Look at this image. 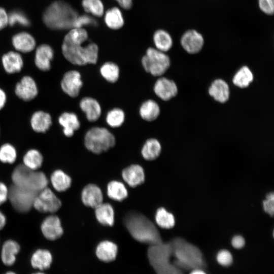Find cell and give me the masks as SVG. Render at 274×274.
<instances>
[{
	"label": "cell",
	"mask_w": 274,
	"mask_h": 274,
	"mask_svg": "<svg viewBox=\"0 0 274 274\" xmlns=\"http://www.w3.org/2000/svg\"><path fill=\"white\" fill-rule=\"evenodd\" d=\"M34 274H44V273H42V272H38V273H34Z\"/></svg>",
	"instance_id": "11a10c76"
},
{
	"label": "cell",
	"mask_w": 274,
	"mask_h": 274,
	"mask_svg": "<svg viewBox=\"0 0 274 274\" xmlns=\"http://www.w3.org/2000/svg\"><path fill=\"white\" fill-rule=\"evenodd\" d=\"M17 158L15 148L9 143H6L0 147V161L5 163H13Z\"/></svg>",
	"instance_id": "f35d334b"
},
{
	"label": "cell",
	"mask_w": 274,
	"mask_h": 274,
	"mask_svg": "<svg viewBox=\"0 0 274 274\" xmlns=\"http://www.w3.org/2000/svg\"><path fill=\"white\" fill-rule=\"evenodd\" d=\"M14 185L36 192L47 187L48 180L42 172L30 169L23 164L18 165L12 174Z\"/></svg>",
	"instance_id": "277c9868"
},
{
	"label": "cell",
	"mask_w": 274,
	"mask_h": 274,
	"mask_svg": "<svg viewBox=\"0 0 274 274\" xmlns=\"http://www.w3.org/2000/svg\"><path fill=\"white\" fill-rule=\"evenodd\" d=\"M8 24V15L5 10L0 7V30Z\"/></svg>",
	"instance_id": "c3c4849f"
},
{
	"label": "cell",
	"mask_w": 274,
	"mask_h": 274,
	"mask_svg": "<svg viewBox=\"0 0 274 274\" xmlns=\"http://www.w3.org/2000/svg\"><path fill=\"white\" fill-rule=\"evenodd\" d=\"M88 39L87 31L82 28H74L64 37L63 42L73 44H83Z\"/></svg>",
	"instance_id": "8d00e7d4"
},
{
	"label": "cell",
	"mask_w": 274,
	"mask_h": 274,
	"mask_svg": "<svg viewBox=\"0 0 274 274\" xmlns=\"http://www.w3.org/2000/svg\"><path fill=\"white\" fill-rule=\"evenodd\" d=\"M50 181L53 188L59 192L68 189L72 183L70 177L60 169L55 170L52 173Z\"/></svg>",
	"instance_id": "4316f807"
},
{
	"label": "cell",
	"mask_w": 274,
	"mask_h": 274,
	"mask_svg": "<svg viewBox=\"0 0 274 274\" xmlns=\"http://www.w3.org/2000/svg\"><path fill=\"white\" fill-rule=\"evenodd\" d=\"M139 113L143 120L150 122L155 120L158 117L160 109L155 100L148 99L141 105Z\"/></svg>",
	"instance_id": "484cf974"
},
{
	"label": "cell",
	"mask_w": 274,
	"mask_h": 274,
	"mask_svg": "<svg viewBox=\"0 0 274 274\" xmlns=\"http://www.w3.org/2000/svg\"><path fill=\"white\" fill-rule=\"evenodd\" d=\"M104 19L106 25L111 29H119L124 24L122 13L117 7L109 9L105 14Z\"/></svg>",
	"instance_id": "f546056e"
},
{
	"label": "cell",
	"mask_w": 274,
	"mask_h": 274,
	"mask_svg": "<svg viewBox=\"0 0 274 274\" xmlns=\"http://www.w3.org/2000/svg\"><path fill=\"white\" fill-rule=\"evenodd\" d=\"M15 49L22 53H28L32 51L36 46V41L29 33L21 32L15 35L12 40Z\"/></svg>",
	"instance_id": "ffe728a7"
},
{
	"label": "cell",
	"mask_w": 274,
	"mask_h": 274,
	"mask_svg": "<svg viewBox=\"0 0 274 274\" xmlns=\"http://www.w3.org/2000/svg\"><path fill=\"white\" fill-rule=\"evenodd\" d=\"M263 210L269 216L272 217L274 213V194L269 192L266 196L265 199L263 201Z\"/></svg>",
	"instance_id": "ee69618b"
},
{
	"label": "cell",
	"mask_w": 274,
	"mask_h": 274,
	"mask_svg": "<svg viewBox=\"0 0 274 274\" xmlns=\"http://www.w3.org/2000/svg\"><path fill=\"white\" fill-rule=\"evenodd\" d=\"M38 193L13 185L9 189L8 198L17 211L26 213L33 207V201Z\"/></svg>",
	"instance_id": "52a82bcc"
},
{
	"label": "cell",
	"mask_w": 274,
	"mask_h": 274,
	"mask_svg": "<svg viewBox=\"0 0 274 274\" xmlns=\"http://www.w3.org/2000/svg\"><path fill=\"white\" fill-rule=\"evenodd\" d=\"M7 101V95L5 92L0 88V110L5 106Z\"/></svg>",
	"instance_id": "f907efd6"
},
{
	"label": "cell",
	"mask_w": 274,
	"mask_h": 274,
	"mask_svg": "<svg viewBox=\"0 0 274 274\" xmlns=\"http://www.w3.org/2000/svg\"><path fill=\"white\" fill-rule=\"evenodd\" d=\"M54 56L52 48L47 44L40 45L36 50L35 63L38 69L46 72L51 68V62Z\"/></svg>",
	"instance_id": "5bb4252c"
},
{
	"label": "cell",
	"mask_w": 274,
	"mask_h": 274,
	"mask_svg": "<svg viewBox=\"0 0 274 274\" xmlns=\"http://www.w3.org/2000/svg\"><path fill=\"white\" fill-rule=\"evenodd\" d=\"M122 175L124 180L133 187L141 184L145 180L143 168L136 164L131 165L124 169Z\"/></svg>",
	"instance_id": "7402d4cb"
},
{
	"label": "cell",
	"mask_w": 274,
	"mask_h": 274,
	"mask_svg": "<svg viewBox=\"0 0 274 274\" xmlns=\"http://www.w3.org/2000/svg\"><path fill=\"white\" fill-rule=\"evenodd\" d=\"M41 229L43 235L51 241L59 238L63 232L60 220L55 215L47 217L41 225Z\"/></svg>",
	"instance_id": "4fadbf2b"
},
{
	"label": "cell",
	"mask_w": 274,
	"mask_h": 274,
	"mask_svg": "<svg viewBox=\"0 0 274 274\" xmlns=\"http://www.w3.org/2000/svg\"><path fill=\"white\" fill-rule=\"evenodd\" d=\"M124 223L130 234L139 242L152 245L161 243L157 228L144 215L136 212L129 213L124 217Z\"/></svg>",
	"instance_id": "6da1fadb"
},
{
	"label": "cell",
	"mask_w": 274,
	"mask_h": 274,
	"mask_svg": "<svg viewBox=\"0 0 274 274\" xmlns=\"http://www.w3.org/2000/svg\"><path fill=\"white\" fill-rule=\"evenodd\" d=\"M231 244L235 249H241L245 244V239L242 236L236 235L232 238Z\"/></svg>",
	"instance_id": "7dc6e473"
},
{
	"label": "cell",
	"mask_w": 274,
	"mask_h": 274,
	"mask_svg": "<svg viewBox=\"0 0 274 274\" xmlns=\"http://www.w3.org/2000/svg\"><path fill=\"white\" fill-rule=\"evenodd\" d=\"M217 260L220 265L223 266H228L231 264L233 258L229 251L222 250L217 255Z\"/></svg>",
	"instance_id": "7bdbcfd3"
},
{
	"label": "cell",
	"mask_w": 274,
	"mask_h": 274,
	"mask_svg": "<svg viewBox=\"0 0 274 274\" xmlns=\"http://www.w3.org/2000/svg\"><path fill=\"white\" fill-rule=\"evenodd\" d=\"M81 197L83 203L86 206L96 208L102 203L101 191L94 184L86 186L82 190Z\"/></svg>",
	"instance_id": "9a60e30c"
},
{
	"label": "cell",
	"mask_w": 274,
	"mask_h": 274,
	"mask_svg": "<svg viewBox=\"0 0 274 274\" xmlns=\"http://www.w3.org/2000/svg\"><path fill=\"white\" fill-rule=\"evenodd\" d=\"M161 150V146L159 142L156 139L151 138L146 141L141 152L145 159L152 160L159 156Z\"/></svg>",
	"instance_id": "f1b7e54d"
},
{
	"label": "cell",
	"mask_w": 274,
	"mask_h": 274,
	"mask_svg": "<svg viewBox=\"0 0 274 274\" xmlns=\"http://www.w3.org/2000/svg\"><path fill=\"white\" fill-rule=\"evenodd\" d=\"M101 76L108 82L114 83L116 82L119 77V66L113 62H106L100 68Z\"/></svg>",
	"instance_id": "836d02e7"
},
{
	"label": "cell",
	"mask_w": 274,
	"mask_h": 274,
	"mask_svg": "<svg viewBox=\"0 0 274 274\" xmlns=\"http://www.w3.org/2000/svg\"><path fill=\"white\" fill-rule=\"evenodd\" d=\"M8 15V24L13 26L18 23L22 26H27L30 25V22L25 15L19 11H14L10 12Z\"/></svg>",
	"instance_id": "60d3db41"
},
{
	"label": "cell",
	"mask_w": 274,
	"mask_h": 274,
	"mask_svg": "<svg viewBox=\"0 0 274 274\" xmlns=\"http://www.w3.org/2000/svg\"><path fill=\"white\" fill-rule=\"evenodd\" d=\"M82 5L84 10L97 17L104 13V5L101 0H82Z\"/></svg>",
	"instance_id": "ab89813d"
},
{
	"label": "cell",
	"mask_w": 274,
	"mask_h": 274,
	"mask_svg": "<svg viewBox=\"0 0 274 274\" xmlns=\"http://www.w3.org/2000/svg\"><path fill=\"white\" fill-rule=\"evenodd\" d=\"M190 274H206L203 270L196 269L193 270Z\"/></svg>",
	"instance_id": "f5cc1de1"
},
{
	"label": "cell",
	"mask_w": 274,
	"mask_h": 274,
	"mask_svg": "<svg viewBox=\"0 0 274 274\" xmlns=\"http://www.w3.org/2000/svg\"><path fill=\"white\" fill-rule=\"evenodd\" d=\"M153 41L157 49L163 52L168 51L173 46L171 36L162 29H159L155 32Z\"/></svg>",
	"instance_id": "4dcf8cb0"
},
{
	"label": "cell",
	"mask_w": 274,
	"mask_h": 274,
	"mask_svg": "<svg viewBox=\"0 0 274 274\" xmlns=\"http://www.w3.org/2000/svg\"><path fill=\"white\" fill-rule=\"evenodd\" d=\"M20 249L19 245L11 239L6 241L3 244L1 252V259L7 266L12 265L16 261V256Z\"/></svg>",
	"instance_id": "cb8c5ba5"
},
{
	"label": "cell",
	"mask_w": 274,
	"mask_h": 274,
	"mask_svg": "<svg viewBox=\"0 0 274 274\" xmlns=\"http://www.w3.org/2000/svg\"><path fill=\"white\" fill-rule=\"evenodd\" d=\"M141 62L145 71L156 77L163 75L170 65V60L167 55L151 47L147 49Z\"/></svg>",
	"instance_id": "8992f818"
},
{
	"label": "cell",
	"mask_w": 274,
	"mask_h": 274,
	"mask_svg": "<svg viewBox=\"0 0 274 274\" xmlns=\"http://www.w3.org/2000/svg\"><path fill=\"white\" fill-rule=\"evenodd\" d=\"M116 143L114 135L107 128L94 127L89 129L84 138V144L90 151L100 154L114 147Z\"/></svg>",
	"instance_id": "5b68a950"
},
{
	"label": "cell",
	"mask_w": 274,
	"mask_h": 274,
	"mask_svg": "<svg viewBox=\"0 0 274 274\" xmlns=\"http://www.w3.org/2000/svg\"><path fill=\"white\" fill-rule=\"evenodd\" d=\"M52 123L51 115L43 111L33 113L30 118V125L33 131L37 132H46Z\"/></svg>",
	"instance_id": "44dd1931"
},
{
	"label": "cell",
	"mask_w": 274,
	"mask_h": 274,
	"mask_svg": "<svg viewBox=\"0 0 274 274\" xmlns=\"http://www.w3.org/2000/svg\"><path fill=\"white\" fill-rule=\"evenodd\" d=\"M98 24L97 21L89 15H83L78 16L75 19L73 27L74 28H82L83 26H96Z\"/></svg>",
	"instance_id": "b9f144b4"
},
{
	"label": "cell",
	"mask_w": 274,
	"mask_h": 274,
	"mask_svg": "<svg viewBox=\"0 0 274 274\" xmlns=\"http://www.w3.org/2000/svg\"><path fill=\"white\" fill-rule=\"evenodd\" d=\"M124 9H129L132 5V0H115Z\"/></svg>",
	"instance_id": "681fc988"
},
{
	"label": "cell",
	"mask_w": 274,
	"mask_h": 274,
	"mask_svg": "<svg viewBox=\"0 0 274 274\" xmlns=\"http://www.w3.org/2000/svg\"><path fill=\"white\" fill-rule=\"evenodd\" d=\"M61 206L60 200L47 187L37 193L33 203V207L41 213H53L57 211Z\"/></svg>",
	"instance_id": "ba28073f"
},
{
	"label": "cell",
	"mask_w": 274,
	"mask_h": 274,
	"mask_svg": "<svg viewBox=\"0 0 274 274\" xmlns=\"http://www.w3.org/2000/svg\"><path fill=\"white\" fill-rule=\"evenodd\" d=\"M23 165L27 168L37 170L43 164V157L40 152L36 149H30L26 152L23 158Z\"/></svg>",
	"instance_id": "d6a6232c"
},
{
	"label": "cell",
	"mask_w": 274,
	"mask_h": 274,
	"mask_svg": "<svg viewBox=\"0 0 274 274\" xmlns=\"http://www.w3.org/2000/svg\"><path fill=\"white\" fill-rule=\"evenodd\" d=\"M95 209V216L99 223L110 226L114 224V210L110 204L101 203Z\"/></svg>",
	"instance_id": "83f0119b"
},
{
	"label": "cell",
	"mask_w": 274,
	"mask_h": 274,
	"mask_svg": "<svg viewBox=\"0 0 274 274\" xmlns=\"http://www.w3.org/2000/svg\"><path fill=\"white\" fill-rule=\"evenodd\" d=\"M15 93L20 99L25 101H30L38 94L36 82L31 77L25 76L16 84Z\"/></svg>",
	"instance_id": "30bf717a"
},
{
	"label": "cell",
	"mask_w": 274,
	"mask_h": 274,
	"mask_svg": "<svg viewBox=\"0 0 274 274\" xmlns=\"http://www.w3.org/2000/svg\"><path fill=\"white\" fill-rule=\"evenodd\" d=\"M2 62L5 72L10 74L20 72L23 66L21 55L14 51L4 54L2 57Z\"/></svg>",
	"instance_id": "e0dca14e"
},
{
	"label": "cell",
	"mask_w": 274,
	"mask_h": 274,
	"mask_svg": "<svg viewBox=\"0 0 274 274\" xmlns=\"http://www.w3.org/2000/svg\"><path fill=\"white\" fill-rule=\"evenodd\" d=\"M77 12L68 4L62 1L53 2L44 11L43 20L49 28L64 30L73 27Z\"/></svg>",
	"instance_id": "7a4b0ae2"
},
{
	"label": "cell",
	"mask_w": 274,
	"mask_h": 274,
	"mask_svg": "<svg viewBox=\"0 0 274 274\" xmlns=\"http://www.w3.org/2000/svg\"><path fill=\"white\" fill-rule=\"evenodd\" d=\"M260 10L265 14L272 15L274 12V0H258Z\"/></svg>",
	"instance_id": "f6af8a7d"
},
{
	"label": "cell",
	"mask_w": 274,
	"mask_h": 274,
	"mask_svg": "<svg viewBox=\"0 0 274 274\" xmlns=\"http://www.w3.org/2000/svg\"><path fill=\"white\" fill-rule=\"evenodd\" d=\"M5 274H16V273L13 271H8Z\"/></svg>",
	"instance_id": "db71d44e"
},
{
	"label": "cell",
	"mask_w": 274,
	"mask_h": 274,
	"mask_svg": "<svg viewBox=\"0 0 274 274\" xmlns=\"http://www.w3.org/2000/svg\"><path fill=\"white\" fill-rule=\"evenodd\" d=\"M58 122L63 127V134L67 137L72 136L75 131L80 127V122L77 115L73 112H65L58 118Z\"/></svg>",
	"instance_id": "d6986e66"
},
{
	"label": "cell",
	"mask_w": 274,
	"mask_h": 274,
	"mask_svg": "<svg viewBox=\"0 0 274 274\" xmlns=\"http://www.w3.org/2000/svg\"><path fill=\"white\" fill-rule=\"evenodd\" d=\"M107 193L110 198L117 201L124 200L128 194L124 184L116 181H112L108 184Z\"/></svg>",
	"instance_id": "e575fe53"
},
{
	"label": "cell",
	"mask_w": 274,
	"mask_h": 274,
	"mask_svg": "<svg viewBox=\"0 0 274 274\" xmlns=\"http://www.w3.org/2000/svg\"><path fill=\"white\" fill-rule=\"evenodd\" d=\"M9 189L3 182H0V206L8 199Z\"/></svg>",
	"instance_id": "bcb514c9"
},
{
	"label": "cell",
	"mask_w": 274,
	"mask_h": 274,
	"mask_svg": "<svg viewBox=\"0 0 274 274\" xmlns=\"http://www.w3.org/2000/svg\"><path fill=\"white\" fill-rule=\"evenodd\" d=\"M82 86L81 74L76 70H70L65 73L60 82L62 90L73 98L79 95Z\"/></svg>",
	"instance_id": "9c48e42d"
},
{
	"label": "cell",
	"mask_w": 274,
	"mask_h": 274,
	"mask_svg": "<svg viewBox=\"0 0 274 274\" xmlns=\"http://www.w3.org/2000/svg\"><path fill=\"white\" fill-rule=\"evenodd\" d=\"M153 90L155 94L164 101L169 100L176 96L178 91L175 82L165 77H161L156 80Z\"/></svg>",
	"instance_id": "7c38bea8"
},
{
	"label": "cell",
	"mask_w": 274,
	"mask_h": 274,
	"mask_svg": "<svg viewBox=\"0 0 274 274\" xmlns=\"http://www.w3.org/2000/svg\"><path fill=\"white\" fill-rule=\"evenodd\" d=\"M155 220L159 226L165 229L171 228L175 224L174 215L163 208H160L157 210Z\"/></svg>",
	"instance_id": "d590c367"
},
{
	"label": "cell",
	"mask_w": 274,
	"mask_h": 274,
	"mask_svg": "<svg viewBox=\"0 0 274 274\" xmlns=\"http://www.w3.org/2000/svg\"><path fill=\"white\" fill-rule=\"evenodd\" d=\"M118 252L117 245L109 241L100 242L96 249V255L100 261L110 262L116 259Z\"/></svg>",
	"instance_id": "603a6c76"
},
{
	"label": "cell",
	"mask_w": 274,
	"mask_h": 274,
	"mask_svg": "<svg viewBox=\"0 0 274 274\" xmlns=\"http://www.w3.org/2000/svg\"><path fill=\"white\" fill-rule=\"evenodd\" d=\"M83 44H73L63 42L62 53L70 63L78 65L96 64L98 56V47L93 43L85 46Z\"/></svg>",
	"instance_id": "3957f363"
},
{
	"label": "cell",
	"mask_w": 274,
	"mask_h": 274,
	"mask_svg": "<svg viewBox=\"0 0 274 274\" xmlns=\"http://www.w3.org/2000/svg\"><path fill=\"white\" fill-rule=\"evenodd\" d=\"M253 79L254 76L250 69L247 66H243L234 75L232 82L236 86L245 88L250 85Z\"/></svg>",
	"instance_id": "1f68e13d"
},
{
	"label": "cell",
	"mask_w": 274,
	"mask_h": 274,
	"mask_svg": "<svg viewBox=\"0 0 274 274\" xmlns=\"http://www.w3.org/2000/svg\"><path fill=\"white\" fill-rule=\"evenodd\" d=\"M209 93L216 101L221 104L225 103L228 100L230 96L229 85L221 79H216L209 87Z\"/></svg>",
	"instance_id": "ac0fdd59"
},
{
	"label": "cell",
	"mask_w": 274,
	"mask_h": 274,
	"mask_svg": "<svg viewBox=\"0 0 274 274\" xmlns=\"http://www.w3.org/2000/svg\"><path fill=\"white\" fill-rule=\"evenodd\" d=\"M7 219L4 214L0 211V230L2 229L5 226Z\"/></svg>",
	"instance_id": "816d5d0a"
},
{
	"label": "cell",
	"mask_w": 274,
	"mask_h": 274,
	"mask_svg": "<svg viewBox=\"0 0 274 274\" xmlns=\"http://www.w3.org/2000/svg\"><path fill=\"white\" fill-rule=\"evenodd\" d=\"M79 105L89 121L95 122L100 117L101 108L95 99L91 97H85L81 100Z\"/></svg>",
	"instance_id": "2e32d148"
},
{
	"label": "cell",
	"mask_w": 274,
	"mask_h": 274,
	"mask_svg": "<svg viewBox=\"0 0 274 274\" xmlns=\"http://www.w3.org/2000/svg\"><path fill=\"white\" fill-rule=\"evenodd\" d=\"M52 262L51 253L46 249H38L32 254L31 264L34 268L41 270L49 268Z\"/></svg>",
	"instance_id": "d4e9b609"
},
{
	"label": "cell",
	"mask_w": 274,
	"mask_h": 274,
	"mask_svg": "<svg viewBox=\"0 0 274 274\" xmlns=\"http://www.w3.org/2000/svg\"><path fill=\"white\" fill-rule=\"evenodd\" d=\"M181 44L187 53L194 54L200 51L203 46L204 40L200 33L195 30L190 29L183 34Z\"/></svg>",
	"instance_id": "8fae6325"
},
{
	"label": "cell",
	"mask_w": 274,
	"mask_h": 274,
	"mask_svg": "<svg viewBox=\"0 0 274 274\" xmlns=\"http://www.w3.org/2000/svg\"><path fill=\"white\" fill-rule=\"evenodd\" d=\"M125 113L120 108H114L109 111L107 114L106 120L107 124L111 127H120L124 123Z\"/></svg>",
	"instance_id": "74e56055"
}]
</instances>
